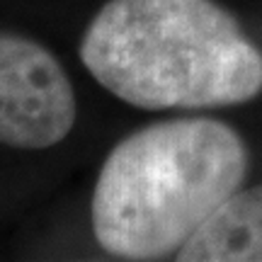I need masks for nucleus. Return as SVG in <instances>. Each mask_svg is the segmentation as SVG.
<instances>
[{"label":"nucleus","mask_w":262,"mask_h":262,"mask_svg":"<svg viewBox=\"0 0 262 262\" xmlns=\"http://www.w3.org/2000/svg\"><path fill=\"white\" fill-rule=\"evenodd\" d=\"M80 61L122 102L160 110L231 107L262 90V54L214 0H107Z\"/></svg>","instance_id":"obj_1"},{"label":"nucleus","mask_w":262,"mask_h":262,"mask_svg":"<svg viewBox=\"0 0 262 262\" xmlns=\"http://www.w3.org/2000/svg\"><path fill=\"white\" fill-rule=\"evenodd\" d=\"M248 148L219 119H170L129 134L104 158L90 224L97 245L119 260H165L235 194Z\"/></svg>","instance_id":"obj_2"},{"label":"nucleus","mask_w":262,"mask_h":262,"mask_svg":"<svg viewBox=\"0 0 262 262\" xmlns=\"http://www.w3.org/2000/svg\"><path fill=\"white\" fill-rule=\"evenodd\" d=\"M75 93L58 58L39 41L0 32V143L51 148L73 131Z\"/></svg>","instance_id":"obj_3"},{"label":"nucleus","mask_w":262,"mask_h":262,"mask_svg":"<svg viewBox=\"0 0 262 262\" xmlns=\"http://www.w3.org/2000/svg\"><path fill=\"white\" fill-rule=\"evenodd\" d=\"M180 262H262V185L238 189L196 231Z\"/></svg>","instance_id":"obj_4"}]
</instances>
